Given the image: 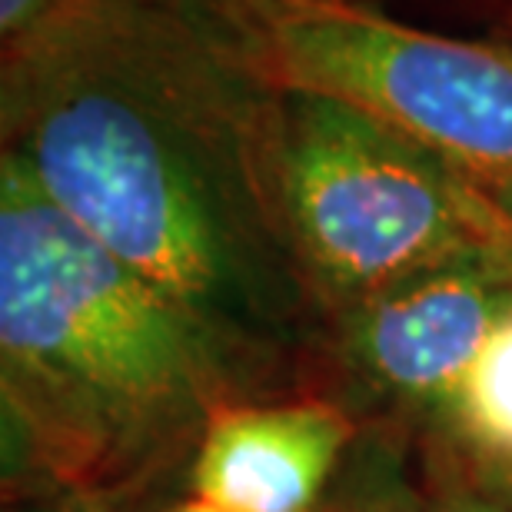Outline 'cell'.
<instances>
[{"instance_id":"cell-3","label":"cell","mask_w":512,"mask_h":512,"mask_svg":"<svg viewBox=\"0 0 512 512\" xmlns=\"http://www.w3.org/2000/svg\"><path fill=\"white\" fill-rule=\"evenodd\" d=\"M270 197L303 280L340 313L416 273L512 260V220L496 203L343 100L286 94Z\"/></svg>"},{"instance_id":"cell-4","label":"cell","mask_w":512,"mask_h":512,"mask_svg":"<svg viewBox=\"0 0 512 512\" xmlns=\"http://www.w3.org/2000/svg\"><path fill=\"white\" fill-rule=\"evenodd\" d=\"M263 67L283 94L366 110L416 140L512 220V54L426 34L350 0H286Z\"/></svg>"},{"instance_id":"cell-12","label":"cell","mask_w":512,"mask_h":512,"mask_svg":"<svg viewBox=\"0 0 512 512\" xmlns=\"http://www.w3.org/2000/svg\"><path fill=\"white\" fill-rule=\"evenodd\" d=\"M163 512H223V509H217V506L207 503V499H200V496H190V499H180V503L167 506Z\"/></svg>"},{"instance_id":"cell-2","label":"cell","mask_w":512,"mask_h":512,"mask_svg":"<svg viewBox=\"0 0 512 512\" xmlns=\"http://www.w3.org/2000/svg\"><path fill=\"white\" fill-rule=\"evenodd\" d=\"M7 153L67 220L197 316L237 366L280 356L286 303L263 290L207 163L160 114L110 87H67L30 110Z\"/></svg>"},{"instance_id":"cell-10","label":"cell","mask_w":512,"mask_h":512,"mask_svg":"<svg viewBox=\"0 0 512 512\" xmlns=\"http://www.w3.org/2000/svg\"><path fill=\"white\" fill-rule=\"evenodd\" d=\"M4 512H120V506L110 503H97V499H84V496H64V493H47L44 499H30V503H14Z\"/></svg>"},{"instance_id":"cell-8","label":"cell","mask_w":512,"mask_h":512,"mask_svg":"<svg viewBox=\"0 0 512 512\" xmlns=\"http://www.w3.org/2000/svg\"><path fill=\"white\" fill-rule=\"evenodd\" d=\"M426 512H512L503 499L479 489L473 483H446L429 499Z\"/></svg>"},{"instance_id":"cell-5","label":"cell","mask_w":512,"mask_h":512,"mask_svg":"<svg viewBox=\"0 0 512 512\" xmlns=\"http://www.w3.org/2000/svg\"><path fill=\"white\" fill-rule=\"evenodd\" d=\"M509 316L512 260H463L366 296L340 313V333L346 356L376 389L446 416Z\"/></svg>"},{"instance_id":"cell-9","label":"cell","mask_w":512,"mask_h":512,"mask_svg":"<svg viewBox=\"0 0 512 512\" xmlns=\"http://www.w3.org/2000/svg\"><path fill=\"white\" fill-rule=\"evenodd\" d=\"M64 0H0V27L7 40L27 37L54 14Z\"/></svg>"},{"instance_id":"cell-6","label":"cell","mask_w":512,"mask_h":512,"mask_svg":"<svg viewBox=\"0 0 512 512\" xmlns=\"http://www.w3.org/2000/svg\"><path fill=\"white\" fill-rule=\"evenodd\" d=\"M353 436V419L320 399H230L193 453V496L223 512H316Z\"/></svg>"},{"instance_id":"cell-1","label":"cell","mask_w":512,"mask_h":512,"mask_svg":"<svg viewBox=\"0 0 512 512\" xmlns=\"http://www.w3.org/2000/svg\"><path fill=\"white\" fill-rule=\"evenodd\" d=\"M237 363L177 300L0 163L4 469L120 506L197 453Z\"/></svg>"},{"instance_id":"cell-11","label":"cell","mask_w":512,"mask_h":512,"mask_svg":"<svg viewBox=\"0 0 512 512\" xmlns=\"http://www.w3.org/2000/svg\"><path fill=\"white\" fill-rule=\"evenodd\" d=\"M323 512H406V506L389 493H366V496L343 499V503H336L333 509H323Z\"/></svg>"},{"instance_id":"cell-7","label":"cell","mask_w":512,"mask_h":512,"mask_svg":"<svg viewBox=\"0 0 512 512\" xmlns=\"http://www.w3.org/2000/svg\"><path fill=\"white\" fill-rule=\"evenodd\" d=\"M446 416L483 456L512 463V316L489 336Z\"/></svg>"}]
</instances>
